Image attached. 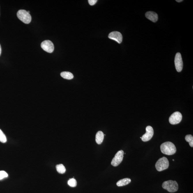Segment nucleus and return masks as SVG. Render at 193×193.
<instances>
[{"mask_svg": "<svg viewBox=\"0 0 193 193\" xmlns=\"http://www.w3.org/2000/svg\"><path fill=\"white\" fill-rule=\"evenodd\" d=\"M161 152L167 155H171L176 153V148L174 144L170 142H166L160 146Z\"/></svg>", "mask_w": 193, "mask_h": 193, "instance_id": "nucleus-1", "label": "nucleus"}, {"mask_svg": "<svg viewBox=\"0 0 193 193\" xmlns=\"http://www.w3.org/2000/svg\"><path fill=\"white\" fill-rule=\"evenodd\" d=\"M162 187L164 189L167 190L170 192H176L179 188L178 184L176 181L172 180L164 182L162 184Z\"/></svg>", "mask_w": 193, "mask_h": 193, "instance_id": "nucleus-2", "label": "nucleus"}, {"mask_svg": "<svg viewBox=\"0 0 193 193\" xmlns=\"http://www.w3.org/2000/svg\"><path fill=\"white\" fill-rule=\"evenodd\" d=\"M169 163L166 157H162L159 159L156 163L155 167L158 171H161L168 168Z\"/></svg>", "mask_w": 193, "mask_h": 193, "instance_id": "nucleus-3", "label": "nucleus"}, {"mask_svg": "<svg viewBox=\"0 0 193 193\" xmlns=\"http://www.w3.org/2000/svg\"><path fill=\"white\" fill-rule=\"evenodd\" d=\"M17 16L19 19L27 24L30 23L32 20L30 14L25 10H19L17 12Z\"/></svg>", "mask_w": 193, "mask_h": 193, "instance_id": "nucleus-4", "label": "nucleus"}, {"mask_svg": "<svg viewBox=\"0 0 193 193\" xmlns=\"http://www.w3.org/2000/svg\"><path fill=\"white\" fill-rule=\"evenodd\" d=\"M124 152L123 150L118 151L113 159L111 164L114 167H116L121 163L124 158Z\"/></svg>", "mask_w": 193, "mask_h": 193, "instance_id": "nucleus-5", "label": "nucleus"}, {"mask_svg": "<svg viewBox=\"0 0 193 193\" xmlns=\"http://www.w3.org/2000/svg\"><path fill=\"white\" fill-rule=\"evenodd\" d=\"M182 118L181 113L179 112H176L170 116L169 119V122L173 125L179 124L181 121Z\"/></svg>", "mask_w": 193, "mask_h": 193, "instance_id": "nucleus-6", "label": "nucleus"}, {"mask_svg": "<svg viewBox=\"0 0 193 193\" xmlns=\"http://www.w3.org/2000/svg\"><path fill=\"white\" fill-rule=\"evenodd\" d=\"M175 64L177 71L181 72L183 69V62L180 53H176L175 57Z\"/></svg>", "mask_w": 193, "mask_h": 193, "instance_id": "nucleus-7", "label": "nucleus"}, {"mask_svg": "<svg viewBox=\"0 0 193 193\" xmlns=\"http://www.w3.org/2000/svg\"><path fill=\"white\" fill-rule=\"evenodd\" d=\"M41 47L44 51L49 53H52L54 50L53 43L50 40H46L41 43Z\"/></svg>", "mask_w": 193, "mask_h": 193, "instance_id": "nucleus-8", "label": "nucleus"}, {"mask_svg": "<svg viewBox=\"0 0 193 193\" xmlns=\"http://www.w3.org/2000/svg\"><path fill=\"white\" fill-rule=\"evenodd\" d=\"M146 133L142 137V140L143 142H147L152 139L154 135V130L151 126H147L145 128Z\"/></svg>", "mask_w": 193, "mask_h": 193, "instance_id": "nucleus-9", "label": "nucleus"}, {"mask_svg": "<svg viewBox=\"0 0 193 193\" xmlns=\"http://www.w3.org/2000/svg\"><path fill=\"white\" fill-rule=\"evenodd\" d=\"M108 38L114 40L118 43H121L122 41V35L121 33L117 31H114L110 33L108 35Z\"/></svg>", "mask_w": 193, "mask_h": 193, "instance_id": "nucleus-10", "label": "nucleus"}, {"mask_svg": "<svg viewBox=\"0 0 193 193\" xmlns=\"http://www.w3.org/2000/svg\"><path fill=\"white\" fill-rule=\"evenodd\" d=\"M145 16L147 18L152 22H156L158 20V15L154 12L152 11L147 12L145 13Z\"/></svg>", "mask_w": 193, "mask_h": 193, "instance_id": "nucleus-11", "label": "nucleus"}, {"mask_svg": "<svg viewBox=\"0 0 193 193\" xmlns=\"http://www.w3.org/2000/svg\"><path fill=\"white\" fill-rule=\"evenodd\" d=\"M104 135L101 131H99L96 133V141L98 144L100 145L103 141Z\"/></svg>", "mask_w": 193, "mask_h": 193, "instance_id": "nucleus-12", "label": "nucleus"}, {"mask_svg": "<svg viewBox=\"0 0 193 193\" xmlns=\"http://www.w3.org/2000/svg\"><path fill=\"white\" fill-rule=\"evenodd\" d=\"M131 182V179L129 178H125V179H121L117 182L116 185L119 187L124 186L130 183Z\"/></svg>", "mask_w": 193, "mask_h": 193, "instance_id": "nucleus-13", "label": "nucleus"}, {"mask_svg": "<svg viewBox=\"0 0 193 193\" xmlns=\"http://www.w3.org/2000/svg\"><path fill=\"white\" fill-rule=\"evenodd\" d=\"M60 75L63 78L67 80H71L73 78V75L69 72H63L61 73Z\"/></svg>", "mask_w": 193, "mask_h": 193, "instance_id": "nucleus-14", "label": "nucleus"}, {"mask_svg": "<svg viewBox=\"0 0 193 193\" xmlns=\"http://www.w3.org/2000/svg\"><path fill=\"white\" fill-rule=\"evenodd\" d=\"M56 170L57 172L60 174H63L66 171V168L63 164H57L56 166Z\"/></svg>", "mask_w": 193, "mask_h": 193, "instance_id": "nucleus-15", "label": "nucleus"}, {"mask_svg": "<svg viewBox=\"0 0 193 193\" xmlns=\"http://www.w3.org/2000/svg\"><path fill=\"white\" fill-rule=\"evenodd\" d=\"M186 141L189 143L190 146L193 147V137L192 135H188L185 136Z\"/></svg>", "mask_w": 193, "mask_h": 193, "instance_id": "nucleus-16", "label": "nucleus"}, {"mask_svg": "<svg viewBox=\"0 0 193 193\" xmlns=\"http://www.w3.org/2000/svg\"><path fill=\"white\" fill-rule=\"evenodd\" d=\"M68 184L70 186L73 187V188L76 187L77 185V182L76 179H74V178L70 179L68 181Z\"/></svg>", "mask_w": 193, "mask_h": 193, "instance_id": "nucleus-17", "label": "nucleus"}, {"mask_svg": "<svg viewBox=\"0 0 193 193\" xmlns=\"http://www.w3.org/2000/svg\"><path fill=\"white\" fill-rule=\"evenodd\" d=\"M7 141L6 137L2 130L0 129V142H2L3 143H5Z\"/></svg>", "mask_w": 193, "mask_h": 193, "instance_id": "nucleus-18", "label": "nucleus"}, {"mask_svg": "<svg viewBox=\"0 0 193 193\" xmlns=\"http://www.w3.org/2000/svg\"><path fill=\"white\" fill-rule=\"evenodd\" d=\"M8 174L6 172L4 171H0V180L8 177Z\"/></svg>", "mask_w": 193, "mask_h": 193, "instance_id": "nucleus-19", "label": "nucleus"}, {"mask_svg": "<svg viewBox=\"0 0 193 193\" xmlns=\"http://www.w3.org/2000/svg\"><path fill=\"white\" fill-rule=\"evenodd\" d=\"M89 4L90 5H94L97 2V0H89L88 1Z\"/></svg>", "mask_w": 193, "mask_h": 193, "instance_id": "nucleus-20", "label": "nucleus"}, {"mask_svg": "<svg viewBox=\"0 0 193 193\" xmlns=\"http://www.w3.org/2000/svg\"><path fill=\"white\" fill-rule=\"evenodd\" d=\"M183 0H176V1L178 2H181L183 1Z\"/></svg>", "mask_w": 193, "mask_h": 193, "instance_id": "nucleus-21", "label": "nucleus"}, {"mask_svg": "<svg viewBox=\"0 0 193 193\" xmlns=\"http://www.w3.org/2000/svg\"><path fill=\"white\" fill-rule=\"evenodd\" d=\"M1 44H0V56H1Z\"/></svg>", "mask_w": 193, "mask_h": 193, "instance_id": "nucleus-22", "label": "nucleus"}, {"mask_svg": "<svg viewBox=\"0 0 193 193\" xmlns=\"http://www.w3.org/2000/svg\"><path fill=\"white\" fill-rule=\"evenodd\" d=\"M173 161H174V160L173 159Z\"/></svg>", "mask_w": 193, "mask_h": 193, "instance_id": "nucleus-23", "label": "nucleus"}]
</instances>
